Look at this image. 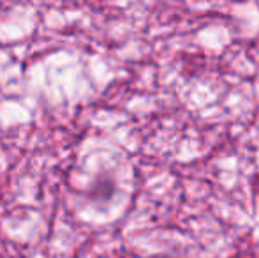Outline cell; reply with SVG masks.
I'll return each mask as SVG.
<instances>
[]
</instances>
